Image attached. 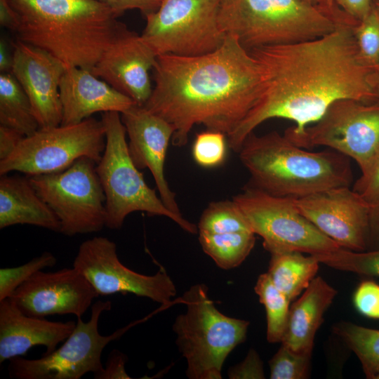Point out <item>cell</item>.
<instances>
[{
  "label": "cell",
  "instance_id": "cell-1",
  "mask_svg": "<svg viewBox=\"0 0 379 379\" xmlns=\"http://www.w3.org/2000/svg\"><path fill=\"white\" fill-rule=\"evenodd\" d=\"M357 23L340 24L317 39L249 51L260 65L263 91L227 136L234 152H238L247 136L270 119L293 121L295 125L285 131L298 134L338 100L377 102L371 83L374 68L364 64L358 53L353 32Z\"/></svg>",
  "mask_w": 379,
  "mask_h": 379
},
{
  "label": "cell",
  "instance_id": "cell-2",
  "mask_svg": "<svg viewBox=\"0 0 379 379\" xmlns=\"http://www.w3.org/2000/svg\"><path fill=\"white\" fill-rule=\"evenodd\" d=\"M152 70L154 86L143 107L173 126L176 147L187 144L195 125L230 135L263 91L260 65L231 34L205 55H158Z\"/></svg>",
  "mask_w": 379,
  "mask_h": 379
},
{
  "label": "cell",
  "instance_id": "cell-3",
  "mask_svg": "<svg viewBox=\"0 0 379 379\" xmlns=\"http://www.w3.org/2000/svg\"><path fill=\"white\" fill-rule=\"evenodd\" d=\"M23 42L41 48L66 68L92 70L105 51L130 29L99 0H8Z\"/></svg>",
  "mask_w": 379,
  "mask_h": 379
},
{
  "label": "cell",
  "instance_id": "cell-4",
  "mask_svg": "<svg viewBox=\"0 0 379 379\" xmlns=\"http://www.w3.org/2000/svg\"><path fill=\"white\" fill-rule=\"evenodd\" d=\"M304 149L277 131L262 135L253 132L237 153L250 175L248 185L274 196L296 199L350 187L352 172L348 157L329 148Z\"/></svg>",
  "mask_w": 379,
  "mask_h": 379
},
{
  "label": "cell",
  "instance_id": "cell-5",
  "mask_svg": "<svg viewBox=\"0 0 379 379\" xmlns=\"http://www.w3.org/2000/svg\"><path fill=\"white\" fill-rule=\"evenodd\" d=\"M218 22L248 51L321 37L343 23H357L308 0H228L221 4Z\"/></svg>",
  "mask_w": 379,
  "mask_h": 379
},
{
  "label": "cell",
  "instance_id": "cell-6",
  "mask_svg": "<svg viewBox=\"0 0 379 379\" xmlns=\"http://www.w3.org/2000/svg\"><path fill=\"white\" fill-rule=\"evenodd\" d=\"M182 300L186 312L173 324L175 343L187 361L190 379H220L230 353L246 338L249 321L221 313L209 298L204 284L192 286Z\"/></svg>",
  "mask_w": 379,
  "mask_h": 379
},
{
  "label": "cell",
  "instance_id": "cell-7",
  "mask_svg": "<svg viewBox=\"0 0 379 379\" xmlns=\"http://www.w3.org/2000/svg\"><path fill=\"white\" fill-rule=\"evenodd\" d=\"M101 120L105 129L106 145L96 171L105 195V227L119 230L129 214L141 211L151 216H165L184 231L197 234V226L170 211L146 183L130 156L121 114L103 112Z\"/></svg>",
  "mask_w": 379,
  "mask_h": 379
},
{
  "label": "cell",
  "instance_id": "cell-8",
  "mask_svg": "<svg viewBox=\"0 0 379 379\" xmlns=\"http://www.w3.org/2000/svg\"><path fill=\"white\" fill-rule=\"evenodd\" d=\"M220 0H162L145 16L140 35L154 54L194 57L211 53L227 34L218 22Z\"/></svg>",
  "mask_w": 379,
  "mask_h": 379
},
{
  "label": "cell",
  "instance_id": "cell-9",
  "mask_svg": "<svg viewBox=\"0 0 379 379\" xmlns=\"http://www.w3.org/2000/svg\"><path fill=\"white\" fill-rule=\"evenodd\" d=\"M232 200L270 254L299 251L319 255L341 248L300 213L292 198L274 196L247 185Z\"/></svg>",
  "mask_w": 379,
  "mask_h": 379
},
{
  "label": "cell",
  "instance_id": "cell-10",
  "mask_svg": "<svg viewBox=\"0 0 379 379\" xmlns=\"http://www.w3.org/2000/svg\"><path fill=\"white\" fill-rule=\"evenodd\" d=\"M96 165L93 159L81 157L63 171L28 176L58 218L64 235L98 232L106 225L105 195Z\"/></svg>",
  "mask_w": 379,
  "mask_h": 379
},
{
  "label": "cell",
  "instance_id": "cell-11",
  "mask_svg": "<svg viewBox=\"0 0 379 379\" xmlns=\"http://www.w3.org/2000/svg\"><path fill=\"white\" fill-rule=\"evenodd\" d=\"M105 145L103 123L93 117L75 124L39 128L25 137L10 156L0 161V175L12 171L28 176L53 173L81 157L98 164Z\"/></svg>",
  "mask_w": 379,
  "mask_h": 379
},
{
  "label": "cell",
  "instance_id": "cell-12",
  "mask_svg": "<svg viewBox=\"0 0 379 379\" xmlns=\"http://www.w3.org/2000/svg\"><path fill=\"white\" fill-rule=\"evenodd\" d=\"M284 135L300 147L325 146L353 159L364 175L379 149V102L338 100L302 132Z\"/></svg>",
  "mask_w": 379,
  "mask_h": 379
},
{
  "label": "cell",
  "instance_id": "cell-13",
  "mask_svg": "<svg viewBox=\"0 0 379 379\" xmlns=\"http://www.w3.org/2000/svg\"><path fill=\"white\" fill-rule=\"evenodd\" d=\"M112 308L109 300L96 301L91 307L90 319L77 318L72 333L59 347L38 359L20 357L10 359L8 371L14 379H80L88 373L93 375L103 369L101 355L110 342L119 338L130 327L119 329L110 335L98 330L101 314Z\"/></svg>",
  "mask_w": 379,
  "mask_h": 379
},
{
  "label": "cell",
  "instance_id": "cell-14",
  "mask_svg": "<svg viewBox=\"0 0 379 379\" xmlns=\"http://www.w3.org/2000/svg\"><path fill=\"white\" fill-rule=\"evenodd\" d=\"M99 295L133 293L167 305L175 286L164 268L154 275L136 272L119 259L117 245L105 237H94L79 246L73 262Z\"/></svg>",
  "mask_w": 379,
  "mask_h": 379
},
{
  "label": "cell",
  "instance_id": "cell-15",
  "mask_svg": "<svg viewBox=\"0 0 379 379\" xmlns=\"http://www.w3.org/2000/svg\"><path fill=\"white\" fill-rule=\"evenodd\" d=\"M293 201L300 213L341 248L367 250L370 204L349 186L293 199Z\"/></svg>",
  "mask_w": 379,
  "mask_h": 379
},
{
  "label": "cell",
  "instance_id": "cell-16",
  "mask_svg": "<svg viewBox=\"0 0 379 379\" xmlns=\"http://www.w3.org/2000/svg\"><path fill=\"white\" fill-rule=\"evenodd\" d=\"M99 295L76 268L40 270L9 297L25 314L36 317L73 314L81 318Z\"/></svg>",
  "mask_w": 379,
  "mask_h": 379
},
{
  "label": "cell",
  "instance_id": "cell-17",
  "mask_svg": "<svg viewBox=\"0 0 379 379\" xmlns=\"http://www.w3.org/2000/svg\"><path fill=\"white\" fill-rule=\"evenodd\" d=\"M13 47L11 73L28 96L40 128L60 126V84L66 67L47 51L20 40Z\"/></svg>",
  "mask_w": 379,
  "mask_h": 379
},
{
  "label": "cell",
  "instance_id": "cell-18",
  "mask_svg": "<svg viewBox=\"0 0 379 379\" xmlns=\"http://www.w3.org/2000/svg\"><path fill=\"white\" fill-rule=\"evenodd\" d=\"M128 137L130 156L138 169L148 168L160 198L174 213L182 216L164 175V164L174 130L163 118L135 105L121 114Z\"/></svg>",
  "mask_w": 379,
  "mask_h": 379
},
{
  "label": "cell",
  "instance_id": "cell-19",
  "mask_svg": "<svg viewBox=\"0 0 379 379\" xmlns=\"http://www.w3.org/2000/svg\"><path fill=\"white\" fill-rule=\"evenodd\" d=\"M157 57L140 35L129 30L105 51L91 72L144 106L152 91L149 71Z\"/></svg>",
  "mask_w": 379,
  "mask_h": 379
},
{
  "label": "cell",
  "instance_id": "cell-20",
  "mask_svg": "<svg viewBox=\"0 0 379 379\" xmlns=\"http://www.w3.org/2000/svg\"><path fill=\"white\" fill-rule=\"evenodd\" d=\"M76 321H53L22 312L10 298L0 301V364L36 345L49 354L72 333Z\"/></svg>",
  "mask_w": 379,
  "mask_h": 379
},
{
  "label": "cell",
  "instance_id": "cell-21",
  "mask_svg": "<svg viewBox=\"0 0 379 379\" xmlns=\"http://www.w3.org/2000/svg\"><path fill=\"white\" fill-rule=\"evenodd\" d=\"M60 96L62 108L60 125L80 123L96 112L121 114L136 105L91 70L80 67L66 69L60 84Z\"/></svg>",
  "mask_w": 379,
  "mask_h": 379
},
{
  "label": "cell",
  "instance_id": "cell-22",
  "mask_svg": "<svg viewBox=\"0 0 379 379\" xmlns=\"http://www.w3.org/2000/svg\"><path fill=\"white\" fill-rule=\"evenodd\" d=\"M337 293L322 277H314L290 307L281 344L298 354L312 356L316 333Z\"/></svg>",
  "mask_w": 379,
  "mask_h": 379
},
{
  "label": "cell",
  "instance_id": "cell-23",
  "mask_svg": "<svg viewBox=\"0 0 379 379\" xmlns=\"http://www.w3.org/2000/svg\"><path fill=\"white\" fill-rule=\"evenodd\" d=\"M29 225L60 232V222L31 184L29 177L1 175L0 229Z\"/></svg>",
  "mask_w": 379,
  "mask_h": 379
},
{
  "label": "cell",
  "instance_id": "cell-24",
  "mask_svg": "<svg viewBox=\"0 0 379 379\" xmlns=\"http://www.w3.org/2000/svg\"><path fill=\"white\" fill-rule=\"evenodd\" d=\"M319 262L299 251L271 253L267 274L275 286L291 300L305 290L315 277Z\"/></svg>",
  "mask_w": 379,
  "mask_h": 379
},
{
  "label": "cell",
  "instance_id": "cell-25",
  "mask_svg": "<svg viewBox=\"0 0 379 379\" xmlns=\"http://www.w3.org/2000/svg\"><path fill=\"white\" fill-rule=\"evenodd\" d=\"M0 126L25 137L40 128L28 96L12 73L0 74Z\"/></svg>",
  "mask_w": 379,
  "mask_h": 379
},
{
  "label": "cell",
  "instance_id": "cell-26",
  "mask_svg": "<svg viewBox=\"0 0 379 379\" xmlns=\"http://www.w3.org/2000/svg\"><path fill=\"white\" fill-rule=\"evenodd\" d=\"M199 241L204 252L222 270L240 265L249 255L255 242L251 231L224 234L199 233Z\"/></svg>",
  "mask_w": 379,
  "mask_h": 379
},
{
  "label": "cell",
  "instance_id": "cell-27",
  "mask_svg": "<svg viewBox=\"0 0 379 379\" xmlns=\"http://www.w3.org/2000/svg\"><path fill=\"white\" fill-rule=\"evenodd\" d=\"M333 332L357 355L366 377L379 379V330L341 321Z\"/></svg>",
  "mask_w": 379,
  "mask_h": 379
},
{
  "label": "cell",
  "instance_id": "cell-28",
  "mask_svg": "<svg viewBox=\"0 0 379 379\" xmlns=\"http://www.w3.org/2000/svg\"><path fill=\"white\" fill-rule=\"evenodd\" d=\"M254 290L265 308L267 341L281 343L287 325L291 300L275 286L267 273L258 277Z\"/></svg>",
  "mask_w": 379,
  "mask_h": 379
},
{
  "label": "cell",
  "instance_id": "cell-29",
  "mask_svg": "<svg viewBox=\"0 0 379 379\" xmlns=\"http://www.w3.org/2000/svg\"><path fill=\"white\" fill-rule=\"evenodd\" d=\"M197 227L199 233L204 234L252 232L232 199L210 202L202 212Z\"/></svg>",
  "mask_w": 379,
  "mask_h": 379
},
{
  "label": "cell",
  "instance_id": "cell-30",
  "mask_svg": "<svg viewBox=\"0 0 379 379\" xmlns=\"http://www.w3.org/2000/svg\"><path fill=\"white\" fill-rule=\"evenodd\" d=\"M312 255L320 263L335 270L379 277V249L353 251L340 248L331 253Z\"/></svg>",
  "mask_w": 379,
  "mask_h": 379
},
{
  "label": "cell",
  "instance_id": "cell-31",
  "mask_svg": "<svg viewBox=\"0 0 379 379\" xmlns=\"http://www.w3.org/2000/svg\"><path fill=\"white\" fill-rule=\"evenodd\" d=\"M359 58L371 68L379 67V13L373 8L353 27Z\"/></svg>",
  "mask_w": 379,
  "mask_h": 379
},
{
  "label": "cell",
  "instance_id": "cell-32",
  "mask_svg": "<svg viewBox=\"0 0 379 379\" xmlns=\"http://www.w3.org/2000/svg\"><path fill=\"white\" fill-rule=\"evenodd\" d=\"M56 258L50 252H44L29 262L15 267L0 269V301L9 298L13 293L36 272L53 267Z\"/></svg>",
  "mask_w": 379,
  "mask_h": 379
},
{
  "label": "cell",
  "instance_id": "cell-33",
  "mask_svg": "<svg viewBox=\"0 0 379 379\" xmlns=\"http://www.w3.org/2000/svg\"><path fill=\"white\" fill-rule=\"evenodd\" d=\"M227 135L220 131L206 129L197 134L192 154L194 161L204 168H214L225 161Z\"/></svg>",
  "mask_w": 379,
  "mask_h": 379
},
{
  "label": "cell",
  "instance_id": "cell-34",
  "mask_svg": "<svg viewBox=\"0 0 379 379\" xmlns=\"http://www.w3.org/2000/svg\"><path fill=\"white\" fill-rule=\"evenodd\" d=\"M311 356L298 354L281 344L269 361L271 379H305L310 375Z\"/></svg>",
  "mask_w": 379,
  "mask_h": 379
},
{
  "label": "cell",
  "instance_id": "cell-35",
  "mask_svg": "<svg viewBox=\"0 0 379 379\" xmlns=\"http://www.w3.org/2000/svg\"><path fill=\"white\" fill-rule=\"evenodd\" d=\"M353 303L361 314L379 319V284L371 280L361 282L354 293Z\"/></svg>",
  "mask_w": 379,
  "mask_h": 379
},
{
  "label": "cell",
  "instance_id": "cell-36",
  "mask_svg": "<svg viewBox=\"0 0 379 379\" xmlns=\"http://www.w3.org/2000/svg\"><path fill=\"white\" fill-rule=\"evenodd\" d=\"M353 190L370 205L379 199V149L368 171L355 182Z\"/></svg>",
  "mask_w": 379,
  "mask_h": 379
},
{
  "label": "cell",
  "instance_id": "cell-37",
  "mask_svg": "<svg viewBox=\"0 0 379 379\" xmlns=\"http://www.w3.org/2000/svg\"><path fill=\"white\" fill-rule=\"evenodd\" d=\"M231 379L265 378L262 361L253 349H250L243 361L231 367L227 372Z\"/></svg>",
  "mask_w": 379,
  "mask_h": 379
},
{
  "label": "cell",
  "instance_id": "cell-38",
  "mask_svg": "<svg viewBox=\"0 0 379 379\" xmlns=\"http://www.w3.org/2000/svg\"><path fill=\"white\" fill-rule=\"evenodd\" d=\"M127 356L118 350H113L108 355L103 369L93 375L95 379H128L131 378L125 369Z\"/></svg>",
  "mask_w": 379,
  "mask_h": 379
},
{
  "label": "cell",
  "instance_id": "cell-39",
  "mask_svg": "<svg viewBox=\"0 0 379 379\" xmlns=\"http://www.w3.org/2000/svg\"><path fill=\"white\" fill-rule=\"evenodd\" d=\"M122 15L127 10L138 9L145 15L154 12L162 0H99Z\"/></svg>",
  "mask_w": 379,
  "mask_h": 379
},
{
  "label": "cell",
  "instance_id": "cell-40",
  "mask_svg": "<svg viewBox=\"0 0 379 379\" xmlns=\"http://www.w3.org/2000/svg\"><path fill=\"white\" fill-rule=\"evenodd\" d=\"M335 4L357 21L364 18L373 8L372 0H335Z\"/></svg>",
  "mask_w": 379,
  "mask_h": 379
},
{
  "label": "cell",
  "instance_id": "cell-41",
  "mask_svg": "<svg viewBox=\"0 0 379 379\" xmlns=\"http://www.w3.org/2000/svg\"><path fill=\"white\" fill-rule=\"evenodd\" d=\"M25 138L17 131L0 126V161L6 159Z\"/></svg>",
  "mask_w": 379,
  "mask_h": 379
},
{
  "label": "cell",
  "instance_id": "cell-42",
  "mask_svg": "<svg viewBox=\"0 0 379 379\" xmlns=\"http://www.w3.org/2000/svg\"><path fill=\"white\" fill-rule=\"evenodd\" d=\"M378 249H379V199L370 205L367 246L368 251Z\"/></svg>",
  "mask_w": 379,
  "mask_h": 379
},
{
  "label": "cell",
  "instance_id": "cell-43",
  "mask_svg": "<svg viewBox=\"0 0 379 379\" xmlns=\"http://www.w3.org/2000/svg\"><path fill=\"white\" fill-rule=\"evenodd\" d=\"M18 24V15L8 0H0L1 26L15 32Z\"/></svg>",
  "mask_w": 379,
  "mask_h": 379
},
{
  "label": "cell",
  "instance_id": "cell-44",
  "mask_svg": "<svg viewBox=\"0 0 379 379\" xmlns=\"http://www.w3.org/2000/svg\"><path fill=\"white\" fill-rule=\"evenodd\" d=\"M13 67V53L11 54L4 39L0 41V72L11 73Z\"/></svg>",
  "mask_w": 379,
  "mask_h": 379
},
{
  "label": "cell",
  "instance_id": "cell-45",
  "mask_svg": "<svg viewBox=\"0 0 379 379\" xmlns=\"http://www.w3.org/2000/svg\"><path fill=\"white\" fill-rule=\"evenodd\" d=\"M371 83L376 95L377 102H379V67L373 69L371 74Z\"/></svg>",
  "mask_w": 379,
  "mask_h": 379
},
{
  "label": "cell",
  "instance_id": "cell-46",
  "mask_svg": "<svg viewBox=\"0 0 379 379\" xmlns=\"http://www.w3.org/2000/svg\"><path fill=\"white\" fill-rule=\"evenodd\" d=\"M310 2L317 5L319 6H321L326 10L331 12L332 13H334L335 15H344L345 14L340 8L338 9H332L331 8L326 4L325 0H308Z\"/></svg>",
  "mask_w": 379,
  "mask_h": 379
},
{
  "label": "cell",
  "instance_id": "cell-47",
  "mask_svg": "<svg viewBox=\"0 0 379 379\" xmlns=\"http://www.w3.org/2000/svg\"><path fill=\"white\" fill-rule=\"evenodd\" d=\"M327 5L332 9H338V6L335 4V0H325Z\"/></svg>",
  "mask_w": 379,
  "mask_h": 379
},
{
  "label": "cell",
  "instance_id": "cell-48",
  "mask_svg": "<svg viewBox=\"0 0 379 379\" xmlns=\"http://www.w3.org/2000/svg\"><path fill=\"white\" fill-rule=\"evenodd\" d=\"M373 6L379 13V0H375Z\"/></svg>",
  "mask_w": 379,
  "mask_h": 379
},
{
  "label": "cell",
  "instance_id": "cell-49",
  "mask_svg": "<svg viewBox=\"0 0 379 379\" xmlns=\"http://www.w3.org/2000/svg\"><path fill=\"white\" fill-rule=\"evenodd\" d=\"M220 1H221V4H222V3H224V2H225V1H227L228 0H220Z\"/></svg>",
  "mask_w": 379,
  "mask_h": 379
},
{
  "label": "cell",
  "instance_id": "cell-50",
  "mask_svg": "<svg viewBox=\"0 0 379 379\" xmlns=\"http://www.w3.org/2000/svg\"><path fill=\"white\" fill-rule=\"evenodd\" d=\"M375 1V0H374Z\"/></svg>",
  "mask_w": 379,
  "mask_h": 379
}]
</instances>
